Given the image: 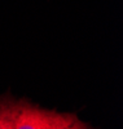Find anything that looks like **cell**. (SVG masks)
Wrapping results in <instances>:
<instances>
[{
    "mask_svg": "<svg viewBox=\"0 0 123 129\" xmlns=\"http://www.w3.org/2000/svg\"><path fill=\"white\" fill-rule=\"evenodd\" d=\"M65 129H88V126H87L84 123H82L80 120L75 119L69 126H66Z\"/></svg>",
    "mask_w": 123,
    "mask_h": 129,
    "instance_id": "3957f363",
    "label": "cell"
},
{
    "mask_svg": "<svg viewBox=\"0 0 123 129\" xmlns=\"http://www.w3.org/2000/svg\"><path fill=\"white\" fill-rule=\"evenodd\" d=\"M75 119L73 114L40 109L22 101L16 103L14 129H65Z\"/></svg>",
    "mask_w": 123,
    "mask_h": 129,
    "instance_id": "6da1fadb",
    "label": "cell"
},
{
    "mask_svg": "<svg viewBox=\"0 0 123 129\" xmlns=\"http://www.w3.org/2000/svg\"><path fill=\"white\" fill-rule=\"evenodd\" d=\"M14 102L0 101V129H14Z\"/></svg>",
    "mask_w": 123,
    "mask_h": 129,
    "instance_id": "7a4b0ae2",
    "label": "cell"
}]
</instances>
